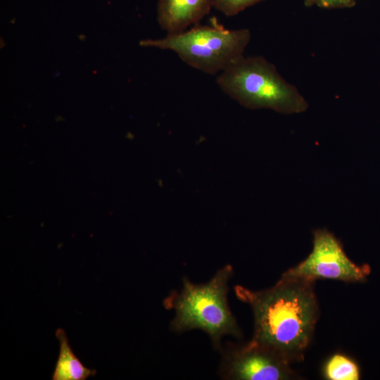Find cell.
I'll return each instance as SVG.
<instances>
[{
  "label": "cell",
  "instance_id": "obj_1",
  "mask_svg": "<svg viewBox=\"0 0 380 380\" xmlns=\"http://www.w3.org/2000/svg\"><path fill=\"white\" fill-rule=\"evenodd\" d=\"M314 284L315 281L282 274L274 286L261 291L236 286V297L253 312L252 340L291 362L302 360L318 316Z\"/></svg>",
  "mask_w": 380,
  "mask_h": 380
},
{
  "label": "cell",
  "instance_id": "obj_2",
  "mask_svg": "<svg viewBox=\"0 0 380 380\" xmlns=\"http://www.w3.org/2000/svg\"><path fill=\"white\" fill-rule=\"evenodd\" d=\"M232 273V267L226 265L202 284H194L185 277L182 290L172 292L163 300L165 308L175 312L172 329L178 333L201 329L210 336L217 349H220L224 336L240 338L242 333L227 303Z\"/></svg>",
  "mask_w": 380,
  "mask_h": 380
},
{
  "label": "cell",
  "instance_id": "obj_3",
  "mask_svg": "<svg viewBox=\"0 0 380 380\" xmlns=\"http://www.w3.org/2000/svg\"><path fill=\"white\" fill-rule=\"evenodd\" d=\"M228 96L251 109L268 108L282 114L305 112L308 103L297 87L262 56H243L217 77Z\"/></svg>",
  "mask_w": 380,
  "mask_h": 380
},
{
  "label": "cell",
  "instance_id": "obj_4",
  "mask_svg": "<svg viewBox=\"0 0 380 380\" xmlns=\"http://www.w3.org/2000/svg\"><path fill=\"white\" fill-rule=\"evenodd\" d=\"M251 38L249 30L227 29L213 19L210 25L198 24L161 39L143 40L140 45L171 50L187 65L214 75L242 57Z\"/></svg>",
  "mask_w": 380,
  "mask_h": 380
},
{
  "label": "cell",
  "instance_id": "obj_5",
  "mask_svg": "<svg viewBox=\"0 0 380 380\" xmlns=\"http://www.w3.org/2000/svg\"><path fill=\"white\" fill-rule=\"evenodd\" d=\"M370 271L367 265L354 263L332 233L326 229H317L314 232L311 253L283 275L312 281L332 279L345 282H362L366 280Z\"/></svg>",
  "mask_w": 380,
  "mask_h": 380
},
{
  "label": "cell",
  "instance_id": "obj_6",
  "mask_svg": "<svg viewBox=\"0 0 380 380\" xmlns=\"http://www.w3.org/2000/svg\"><path fill=\"white\" fill-rule=\"evenodd\" d=\"M291 362L251 339L243 345L222 349L220 374L224 379L286 380L296 376Z\"/></svg>",
  "mask_w": 380,
  "mask_h": 380
},
{
  "label": "cell",
  "instance_id": "obj_7",
  "mask_svg": "<svg viewBox=\"0 0 380 380\" xmlns=\"http://www.w3.org/2000/svg\"><path fill=\"white\" fill-rule=\"evenodd\" d=\"M212 7V0H159L158 21L167 34L178 33L199 24Z\"/></svg>",
  "mask_w": 380,
  "mask_h": 380
},
{
  "label": "cell",
  "instance_id": "obj_8",
  "mask_svg": "<svg viewBox=\"0 0 380 380\" xmlns=\"http://www.w3.org/2000/svg\"><path fill=\"white\" fill-rule=\"evenodd\" d=\"M55 335L59 343V353L52 380H85L96 374V369L86 367L74 353L63 329L58 328Z\"/></svg>",
  "mask_w": 380,
  "mask_h": 380
},
{
  "label": "cell",
  "instance_id": "obj_9",
  "mask_svg": "<svg viewBox=\"0 0 380 380\" xmlns=\"http://www.w3.org/2000/svg\"><path fill=\"white\" fill-rule=\"evenodd\" d=\"M324 376L329 380H357L360 377L357 365L348 357L336 354L324 367Z\"/></svg>",
  "mask_w": 380,
  "mask_h": 380
},
{
  "label": "cell",
  "instance_id": "obj_10",
  "mask_svg": "<svg viewBox=\"0 0 380 380\" xmlns=\"http://www.w3.org/2000/svg\"><path fill=\"white\" fill-rule=\"evenodd\" d=\"M265 0H212L213 7L227 16H233Z\"/></svg>",
  "mask_w": 380,
  "mask_h": 380
},
{
  "label": "cell",
  "instance_id": "obj_11",
  "mask_svg": "<svg viewBox=\"0 0 380 380\" xmlns=\"http://www.w3.org/2000/svg\"><path fill=\"white\" fill-rule=\"evenodd\" d=\"M355 5V0H310L309 6H317L322 8L334 9L351 8Z\"/></svg>",
  "mask_w": 380,
  "mask_h": 380
},
{
  "label": "cell",
  "instance_id": "obj_12",
  "mask_svg": "<svg viewBox=\"0 0 380 380\" xmlns=\"http://www.w3.org/2000/svg\"><path fill=\"white\" fill-rule=\"evenodd\" d=\"M310 2V0H304V4L306 6H309Z\"/></svg>",
  "mask_w": 380,
  "mask_h": 380
}]
</instances>
